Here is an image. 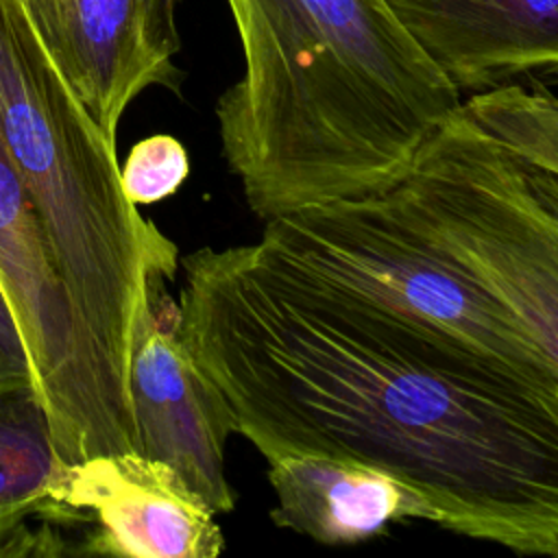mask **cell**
I'll use <instances>...</instances> for the list:
<instances>
[{
    "instance_id": "obj_5",
    "label": "cell",
    "mask_w": 558,
    "mask_h": 558,
    "mask_svg": "<svg viewBox=\"0 0 558 558\" xmlns=\"http://www.w3.org/2000/svg\"><path fill=\"white\" fill-rule=\"evenodd\" d=\"M262 240L558 388V375L521 323L381 196L266 220Z\"/></svg>"
},
{
    "instance_id": "obj_14",
    "label": "cell",
    "mask_w": 558,
    "mask_h": 558,
    "mask_svg": "<svg viewBox=\"0 0 558 558\" xmlns=\"http://www.w3.org/2000/svg\"><path fill=\"white\" fill-rule=\"evenodd\" d=\"M190 174V159L183 144L166 133L140 140L120 168L126 198L140 207L172 196Z\"/></svg>"
},
{
    "instance_id": "obj_4",
    "label": "cell",
    "mask_w": 558,
    "mask_h": 558,
    "mask_svg": "<svg viewBox=\"0 0 558 558\" xmlns=\"http://www.w3.org/2000/svg\"><path fill=\"white\" fill-rule=\"evenodd\" d=\"M381 196L488 290L558 375V170L486 133L460 105Z\"/></svg>"
},
{
    "instance_id": "obj_6",
    "label": "cell",
    "mask_w": 558,
    "mask_h": 558,
    "mask_svg": "<svg viewBox=\"0 0 558 558\" xmlns=\"http://www.w3.org/2000/svg\"><path fill=\"white\" fill-rule=\"evenodd\" d=\"M0 281L44 395L59 458L137 451L129 390L81 325L37 209L0 140Z\"/></svg>"
},
{
    "instance_id": "obj_17",
    "label": "cell",
    "mask_w": 558,
    "mask_h": 558,
    "mask_svg": "<svg viewBox=\"0 0 558 558\" xmlns=\"http://www.w3.org/2000/svg\"><path fill=\"white\" fill-rule=\"evenodd\" d=\"M554 558H558V549H556V551H554Z\"/></svg>"
},
{
    "instance_id": "obj_11",
    "label": "cell",
    "mask_w": 558,
    "mask_h": 558,
    "mask_svg": "<svg viewBox=\"0 0 558 558\" xmlns=\"http://www.w3.org/2000/svg\"><path fill=\"white\" fill-rule=\"evenodd\" d=\"M268 482L277 497L272 523L323 545L362 543L414 519L438 525L423 495L368 464L290 453L268 460Z\"/></svg>"
},
{
    "instance_id": "obj_13",
    "label": "cell",
    "mask_w": 558,
    "mask_h": 558,
    "mask_svg": "<svg viewBox=\"0 0 558 558\" xmlns=\"http://www.w3.org/2000/svg\"><path fill=\"white\" fill-rule=\"evenodd\" d=\"M462 109L495 140L558 170V92L530 76L469 94Z\"/></svg>"
},
{
    "instance_id": "obj_15",
    "label": "cell",
    "mask_w": 558,
    "mask_h": 558,
    "mask_svg": "<svg viewBox=\"0 0 558 558\" xmlns=\"http://www.w3.org/2000/svg\"><path fill=\"white\" fill-rule=\"evenodd\" d=\"M0 373L2 375H33L31 355L22 338V329L11 310L7 292L0 281Z\"/></svg>"
},
{
    "instance_id": "obj_9",
    "label": "cell",
    "mask_w": 558,
    "mask_h": 558,
    "mask_svg": "<svg viewBox=\"0 0 558 558\" xmlns=\"http://www.w3.org/2000/svg\"><path fill=\"white\" fill-rule=\"evenodd\" d=\"M54 499L74 527L78 554L129 558H216L225 536L216 512L166 462L140 451L63 464Z\"/></svg>"
},
{
    "instance_id": "obj_12",
    "label": "cell",
    "mask_w": 558,
    "mask_h": 558,
    "mask_svg": "<svg viewBox=\"0 0 558 558\" xmlns=\"http://www.w3.org/2000/svg\"><path fill=\"white\" fill-rule=\"evenodd\" d=\"M63 464L35 377L0 373V556L72 551L61 530L74 523L54 499Z\"/></svg>"
},
{
    "instance_id": "obj_8",
    "label": "cell",
    "mask_w": 558,
    "mask_h": 558,
    "mask_svg": "<svg viewBox=\"0 0 558 558\" xmlns=\"http://www.w3.org/2000/svg\"><path fill=\"white\" fill-rule=\"evenodd\" d=\"M52 65L116 142L126 107L148 87L181 89L179 0H20Z\"/></svg>"
},
{
    "instance_id": "obj_7",
    "label": "cell",
    "mask_w": 558,
    "mask_h": 558,
    "mask_svg": "<svg viewBox=\"0 0 558 558\" xmlns=\"http://www.w3.org/2000/svg\"><path fill=\"white\" fill-rule=\"evenodd\" d=\"M129 399L137 451L170 464L216 514L231 512L235 490L225 473V447L235 421L220 388L185 347L179 303L163 277L146 281L129 357Z\"/></svg>"
},
{
    "instance_id": "obj_1",
    "label": "cell",
    "mask_w": 558,
    "mask_h": 558,
    "mask_svg": "<svg viewBox=\"0 0 558 558\" xmlns=\"http://www.w3.org/2000/svg\"><path fill=\"white\" fill-rule=\"evenodd\" d=\"M181 268V338L266 462L368 464L449 532L554 556L558 388L262 238Z\"/></svg>"
},
{
    "instance_id": "obj_3",
    "label": "cell",
    "mask_w": 558,
    "mask_h": 558,
    "mask_svg": "<svg viewBox=\"0 0 558 558\" xmlns=\"http://www.w3.org/2000/svg\"><path fill=\"white\" fill-rule=\"evenodd\" d=\"M0 140L81 325L129 390L146 281H172L179 248L126 198L116 142L61 78L20 0H0Z\"/></svg>"
},
{
    "instance_id": "obj_10",
    "label": "cell",
    "mask_w": 558,
    "mask_h": 558,
    "mask_svg": "<svg viewBox=\"0 0 558 558\" xmlns=\"http://www.w3.org/2000/svg\"><path fill=\"white\" fill-rule=\"evenodd\" d=\"M460 94L558 68V0H390Z\"/></svg>"
},
{
    "instance_id": "obj_16",
    "label": "cell",
    "mask_w": 558,
    "mask_h": 558,
    "mask_svg": "<svg viewBox=\"0 0 558 558\" xmlns=\"http://www.w3.org/2000/svg\"><path fill=\"white\" fill-rule=\"evenodd\" d=\"M547 74H549V76L554 78V83L558 85V68H554V70H551V72H547Z\"/></svg>"
},
{
    "instance_id": "obj_2",
    "label": "cell",
    "mask_w": 558,
    "mask_h": 558,
    "mask_svg": "<svg viewBox=\"0 0 558 558\" xmlns=\"http://www.w3.org/2000/svg\"><path fill=\"white\" fill-rule=\"evenodd\" d=\"M244 72L222 155L266 220L397 185L462 94L390 0H227Z\"/></svg>"
}]
</instances>
